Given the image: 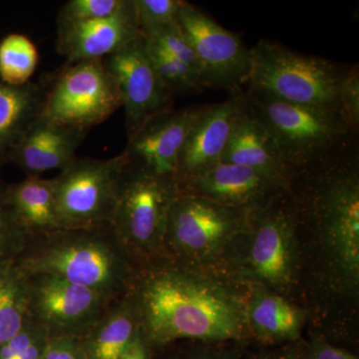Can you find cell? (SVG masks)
Segmentation results:
<instances>
[{
    "instance_id": "21",
    "label": "cell",
    "mask_w": 359,
    "mask_h": 359,
    "mask_svg": "<svg viewBox=\"0 0 359 359\" xmlns=\"http://www.w3.org/2000/svg\"><path fill=\"white\" fill-rule=\"evenodd\" d=\"M140 328L128 294L116 299L81 339L86 359H119Z\"/></svg>"
},
{
    "instance_id": "20",
    "label": "cell",
    "mask_w": 359,
    "mask_h": 359,
    "mask_svg": "<svg viewBox=\"0 0 359 359\" xmlns=\"http://www.w3.org/2000/svg\"><path fill=\"white\" fill-rule=\"evenodd\" d=\"M7 204L28 238L59 230L56 214L55 180L26 177L4 186Z\"/></svg>"
},
{
    "instance_id": "23",
    "label": "cell",
    "mask_w": 359,
    "mask_h": 359,
    "mask_svg": "<svg viewBox=\"0 0 359 359\" xmlns=\"http://www.w3.org/2000/svg\"><path fill=\"white\" fill-rule=\"evenodd\" d=\"M244 316L245 323L261 339L282 341L297 339L301 334V311L268 290H255Z\"/></svg>"
},
{
    "instance_id": "8",
    "label": "cell",
    "mask_w": 359,
    "mask_h": 359,
    "mask_svg": "<svg viewBox=\"0 0 359 359\" xmlns=\"http://www.w3.org/2000/svg\"><path fill=\"white\" fill-rule=\"evenodd\" d=\"M252 214L180 193L168 218L165 256L179 262L212 257L245 226Z\"/></svg>"
},
{
    "instance_id": "9",
    "label": "cell",
    "mask_w": 359,
    "mask_h": 359,
    "mask_svg": "<svg viewBox=\"0 0 359 359\" xmlns=\"http://www.w3.org/2000/svg\"><path fill=\"white\" fill-rule=\"evenodd\" d=\"M177 20L199 60L204 89H228L238 94L249 83L252 52L238 35L186 1Z\"/></svg>"
},
{
    "instance_id": "28",
    "label": "cell",
    "mask_w": 359,
    "mask_h": 359,
    "mask_svg": "<svg viewBox=\"0 0 359 359\" xmlns=\"http://www.w3.org/2000/svg\"><path fill=\"white\" fill-rule=\"evenodd\" d=\"M49 339L47 330L29 316L22 330L0 346V359H41Z\"/></svg>"
},
{
    "instance_id": "1",
    "label": "cell",
    "mask_w": 359,
    "mask_h": 359,
    "mask_svg": "<svg viewBox=\"0 0 359 359\" xmlns=\"http://www.w3.org/2000/svg\"><path fill=\"white\" fill-rule=\"evenodd\" d=\"M128 294L150 346L184 339L224 341L242 334L244 311L237 297L171 257L139 266Z\"/></svg>"
},
{
    "instance_id": "7",
    "label": "cell",
    "mask_w": 359,
    "mask_h": 359,
    "mask_svg": "<svg viewBox=\"0 0 359 359\" xmlns=\"http://www.w3.org/2000/svg\"><path fill=\"white\" fill-rule=\"evenodd\" d=\"M122 107L114 79L103 59L66 65L45 90L42 117L87 132Z\"/></svg>"
},
{
    "instance_id": "11",
    "label": "cell",
    "mask_w": 359,
    "mask_h": 359,
    "mask_svg": "<svg viewBox=\"0 0 359 359\" xmlns=\"http://www.w3.org/2000/svg\"><path fill=\"white\" fill-rule=\"evenodd\" d=\"M323 240L347 289L359 280V181L355 171L328 180L318 201Z\"/></svg>"
},
{
    "instance_id": "12",
    "label": "cell",
    "mask_w": 359,
    "mask_h": 359,
    "mask_svg": "<svg viewBox=\"0 0 359 359\" xmlns=\"http://www.w3.org/2000/svg\"><path fill=\"white\" fill-rule=\"evenodd\" d=\"M119 91L128 139L152 118L171 110L173 94L151 62L144 37H138L103 59Z\"/></svg>"
},
{
    "instance_id": "5",
    "label": "cell",
    "mask_w": 359,
    "mask_h": 359,
    "mask_svg": "<svg viewBox=\"0 0 359 359\" xmlns=\"http://www.w3.org/2000/svg\"><path fill=\"white\" fill-rule=\"evenodd\" d=\"M250 52V89L285 102L339 110V89L344 72L330 61L266 39Z\"/></svg>"
},
{
    "instance_id": "16",
    "label": "cell",
    "mask_w": 359,
    "mask_h": 359,
    "mask_svg": "<svg viewBox=\"0 0 359 359\" xmlns=\"http://www.w3.org/2000/svg\"><path fill=\"white\" fill-rule=\"evenodd\" d=\"M57 50L67 65L104 59L141 36L133 0L99 20L57 28Z\"/></svg>"
},
{
    "instance_id": "15",
    "label": "cell",
    "mask_w": 359,
    "mask_h": 359,
    "mask_svg": "<svg viewBox=\"0 0 359 359\" xmlns=\"http://www.w3.org/2000/svg\"><path fill=\"white\" fill-rule=\"evenodd\" d=\"M248 264L255 278L273 287L290 285L294 276L295 241L287 212L266 205L254 212Z\"/></svg>"
},
{
    "instance_id": "18",
    "label": "cell",
    "mask_w": 359,
    "mask_h": 359,
    "mask_svg": "<svg viewBox=\"0 0 359 359\" xmlns=\"http://www.w3.org/2000/svg\"><path fill=\"white\" fill-rule=\"evenodd\" d=\"M245 107L242 94L208 106L189 135L180 157L177 182L221 162L231 132Z\"/></svg>"
},
{
    "instance_id": "22",
    "label": "cell",
    "mask_w": 359,
    "mask_h": 359,
    "mask_svg": "<svg viewBox=\"0 0 359 359\" xmlns=\"http://www.w3.org/2000/svg\"><path fill=\"white\" fill-rule=\"evenodd\" d=\"M45 90L28 82L13 86L0 81V168L26 129L41 115Z\"/></svg>"
},
{
    "instance_id": "31",
    "label": "cell",
    "mask_w": 359,
    "mask_h": 359,
    "mask_svg": "<svg viewBox=\"0 0 359 359\" xmlns=\"http://www.w3.org/2000/svg\"><path fill=\"white\" fill-rule=\"evenodd\" d=\"M141 32L177 22L181 0H133Z\"/></svg>"
},
{
    "instance_id": "37",
    "label": "cell",
    "mask_w": 359,
    "mask_h": 359,
    "mask_svg": "<svg viewBox=\"0 0 359 359\" xmlns=\"http://www.w3.org/2000/svg\"><path fill=\"white\" fill-rule=\"evenodd\" d=\"M271 359H299L292 353H285L280 354V355L276 356V358H273Z\"/></svg>"
},
{
    "instance_id": "13",
    "label": "cell",
    "mask_w": 359,
    "mask_h": 359,
    "mask_svg": "<svg viewBox=\"0 0 359 359\" xmlns=\"http://www.w3.org/2000/svg\"><path fill=\"white\" fill-rule=\"evenodd\" d=\"M207 107L168 110L149 120L128 139L123 152L130 166L155 176L177 179L180 157L187 139Z\"/></svg>"
},
{
    "instance_id": "2",
    "label": "cell",
    "mask_w": 359,
    "mask_h": 359,
    "mask_svg": "<svg viewBox=\"0 0 359 359\" xmlns=\"http://www.w3.org/2000/svg\"><path fill=\"white\" fill-rule=\"evenodd\" d=\"M16 264L27 275L59 276L111 301L128 294L139 269L110 226L59 229L32 238Z\"/></svg>"
},
{
    "instance_id": "19",
    "label": "cell",
    "mask_w": 359,
    "mask_h": 359,
    "mask_svg": "<svg viewBox=\"0 0 359 359\" xmlns=\"http://www.w3.org/2000/svg\"><path fill=\"white\" fill-rule=\"evenodd\" d=\"M222 162L250 168L287 189L292 168L283 160L275 140L245 110L238 116Z\"/></svg>"
},
{
    "instance_id": "25",
    "label": "cell",
    "mask_w": 359,
    "mask_h": 359,
    "mask_svg": "<svg viewBox=\"0 0 359 359\" xmlns=\"http://www.w3.org/2000/svg\"><path fill=\"white\" fill-rule=\"evenodd\" d=\"M39 63V51L32 40L11 33L0 41V81L20 86L30 82Z\"/></svg>"
},
{
    "instance_id": "17",
    "label": "cell",
    "mask_w": 359,
    "mask_h": 359,
    "mask_svg": "<svg viewBox=\"0 0 359 359\" xmlns=\"http://www.w3.org/2000/svg\"><path fill=\"white\" fill-rule=\"evenodd\" d=\"M87 134L40 115L14 145L7 163L20 168L26 177H42L52 170L62 171L76 159L78 148Z\"/></svg>"
},
{
    "instance_id": "6",
    "label": "cell",
    "mask_w": 359,
    "mask_h": 359,
    "mask_svg": "<svg viewBox=\"0 0 359 359\" xmlns=\"http://www.w3.org/2000/svg\"><path fill=\"white\" fill-rule=\"evenodd\" d=\"M128 159L76 158L55 180L56 214L60 229L110 226Z\"/></svg>"
},
{
    "instance_id": "29",
    "label": "cell",
    "mask_w": 359,
    "mask_h": 359,
    "mask_svg": "<svg viewBox=\"0 0 359 359\" xmlns=\"http://www.w3.org/2000/svg\"><path fill=\"white\" fill-rule=\"evenodd\" d=\"M4 186L0 180V266L18 261L29 241L7 204Z\"/></svg>"
},
{
    "instance_id": "27",
    "label": "cell",
    "mask_w": 359,
    "mask_h": 359,
    "mask_svg": "<svg viewBox=\"0 0 359 359\" xmlns=\"http://www.w3.org/2000/svg\"><path fill=\"white\" fill-rule=\"evenodd\" d=\"M141 34L144 39L155 44L169 55L192 67L194 70L200 73L202 77L199 60L192 45L182 32L178 21L172 25L143 30Z\"/></svg>"
},
{
    "instance_id": "35",
    "label": "cell",
    "mask_w": 359,
    "mask_h": 359,
    "mask_svg": "<svg viewBox=\"0 0 359 359\" xmlns=\"http://www.w3.org/2000/svg\"><path fill=\"white\" fill-rule=\"evenodd\" d=\"M149 348H150V346H149L140 327L119 359H151L150 349Z\"/></svg>"
},
{
    "instance_id": "33",
    "label": "cell",
    "mask_w": 359,
    "mask_h": 359,
    "mask_svg": "<svg viewBox=\"0 0 359 359\" xmlns=\"http://www.w3.org/2000/svg\"><path fill=\"white\" fill-rule=\"evenodd\" d=\"M41 359H86L82 341L76 337H50Z\"/></svg>"
},
{
    "instance_id": "34",
    "label": "cell",
    "mask_w": 359,
    "mask_h": 359,
    "mask_svg": "<svg viewBox=\"0 0 359 359\" xmlns=\"http://www.w3.org/2000/svg\"><path fill=\"white\" fill-rule=\"evenodd\" d=\"M309 359H358L346 351L330 346L323 340L313 344Z\"/></svg>"
},
{
    "instance_id": "26",
    "label": "cell",
    "mask_w": 359,
    "mask_h": 359,
    "mask_svg": "<svg viewBox=\"0 0 359 359\" xmlns=\"http://www.w3.org/2000/svg\"><path fill=\"white\" fill-rule=\"evenodd\" d=\"M151 62L172 94H188L204 90L200 73L145 39Z\"/></svg>"
},
{
    "instance_id": "3",
    "label": "cell",
    "mask_w": 359,
    "mask_h": 359,
    "mask_svg": "<svg viewBox=\"0 0 359 359\" xmlns=\"http://www.w3.org/2000/svg\"><path fill=\"white\" fill-rule=\"evenodd\" d=\"M244 98L247 112L271 135L292 169L327 157L353 132L339 110L285 102L254 89Z\"/></svg>"
},
{
    "instance_id": "32",
    "label": "cell",
    "mask_w": 359,
    "mask_h": 359,
    "mask_svg": "<svg viewBox=\"0 0 359 359\" xmlns=\"http://www.w3.org/2000/svg\"><path fill=\"white\" fill-rule=\"evenodd\" d=\"M339 110L351 131L359 125V72L351 68L342 75L339 89Z\"/></svg>"
},
{
    "instance_id": "24",
    "label": "cell",
    "mask_w": 359,
    "mask_h": 359,
    "mask_svg": "<svg viewBox=\"0 0 359 359\" xmlns=\"http://www.w3.org/2000/svg\"><path fill=\"white\" fill-rule=\"evenodd\" d=\"M29 318V276L16 262L0 266V346L15 337Z\"/></svg>"
},
{
    "instance_id": "30",
    "label": "cell",
    "mask_w": 359,
    "mask_h": 359,
    "mask_svg": "<svg viewBox=\"0 0 359 359\" xmlns=\"http://www.w3.org/2000/svg\"><path fill=\"white\" fill-rule=\"evenodd\" d=\"M122 4L123 0H69L59 11L57 28L106 18Z\"/></svg>"
},
{
    "instance_id": "10",
    "label": "cell",
    "mask_w": 359,
    "mask_h": 359,
    "mask_svg": "<svg viewBox=\"0 0 359 359\" xmlns=\"http://www.w3.org/2000/svg\"><path fill=\"white\" fill-rule=\"evenodd\" d=\"M28 276L29 316L50 337L83 339L115 302L59 276L46 273Z\"/></svg>"
},
{
    "instance_id": "14",
    "label": "cell",
    "mask_w": 359,
    "mask_h": 359,
    "mask_svg": "<svg viewBox=\"0 0 359 359\" xmlns=\"http://www.w3.org/2000/svg\"><path fill=\"white\" fill-rule=\"evenodd\" d=\"M181 194L199 196L248 212L264 209L280 190L271 180L250 168L219 162L179 182Z\"/></svg>"
},
{
    "instance_id": "36",
    "label": "cell",
    "mask_w": 359,
    "mask_h": 359,
    "mask_svg": "<svg viewBox=\"0 0 359 359\" xmlns=\"http://www.w3.org/2000/svg\"><path fill=\"white\" fill-rule=\"evenodd\" d=\"M177 359H233L228 354L214 351H197Z\"/></svg>"
},
{
    "instance_id": "4",
    "label": "cell",
    "mask_w": 359,
    "mask_h": 359,
    "mask_svg": "<svg viewBox=\"0 0 359 359\" xmlns=\"http://www.w3.org/2000/svg\"><path fill=\"white\" fill-rule=\"evenodd\" d=\"M180 194L175 178L125 170L110 226L139 266L165 257L170 210Z\"/></svg>"
}]
</instances>
